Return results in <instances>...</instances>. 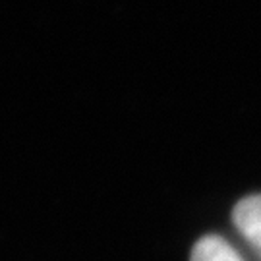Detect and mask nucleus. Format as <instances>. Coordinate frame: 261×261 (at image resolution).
I'll return each instance as SVG.
<instances>
[{"instance_id": "nucleus-1", "label": "nucleus", "mask_w": 261, "mask_h": 261, "mask_svg": "<svg viewBox=\"0 0 261 261\" xmlns=\"http://www.w3.org/2000/svg\"><path fill=\"white\" fill-rule=\"evenodd\" d=\"M232 223L261 261V196L244 197L234 207Z\"/></svg>"}, {"instance_id": "nucleus-2", "label": "nucleus", "mask_w": 261, "mask_h": 261, "mask_svg": "<svg viewBox=\"0 0 261 261\" xmlns=\"http://www.w3.org/2000/svg\"><path fill=\"white\" fill-rule=\"evenodd\" d=\"M190 261H244L221 236H203L192 250Z\"/></svg>"}]
</instances>
